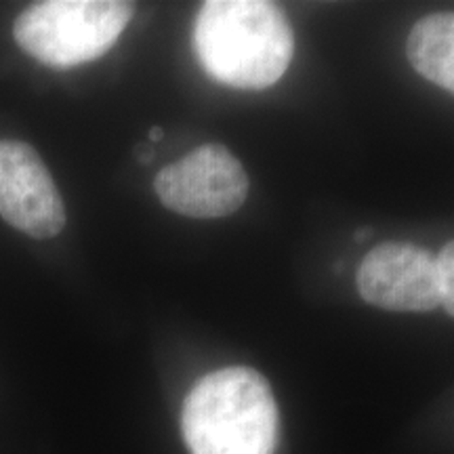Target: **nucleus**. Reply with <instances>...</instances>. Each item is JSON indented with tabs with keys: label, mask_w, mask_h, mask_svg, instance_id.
I'll return each mask as SVG.
<instances>
[{
	"label": "nucleus",
	"mask_w": 454,
	"mask_h": 454,
	"mask_svg": "<svg viewBox=\"0 0 454 454\" xmlns=\"http://www.w3.org/2000/svg\"><path fill=\"white\" fill-rule=\"evenodd\" d=\"M181 427L192 454H274L276 397L254 368H219L187 394Z\"/></svg>",
	"instance_id": "2"
},
{
	"label": "nucleus",
	"mask_w": 454,
	"mask_h": 454,
	"mask_svg": "<svg viewBox=\"0 0 454 454\" xmlns=\"http://www.w3.org/2000/svg\"><path fill=\"white\" fill-rule=\"evenodd\" d=\"M371 236V230H364V231H356V240H364V238Z\"/></svg>",
	"instance_id": "11"
},
{
	"label": "nucleus",
	"mask_w": 454,
	"mask_h": 454,
	"mask_svg": "<svg viewBox=\"0 0 454 454\" xmlns=\"http://www.w3.org/2000/svg\"><path fill=\"white\" fill-rule=\"evenodd\" d=\"M440 276V305L454 317V240L448 242L438 254Z\"/></svg>",
	"instance_id": "8"
},
{
	"label": "nucleus",
	"mask_w": 454,
	"mask_h": 454,
	"mask_svg": "<svg viewBox=\"0 0 454 454\" xmlns=\"http://www.w3.org/2000/svg\"><path fill=\"white\" fill-rule=\"evenodd\" d=\"M406 55L411 66L454 95V13H431L408 34Z\"/></svg>",
	"instance_id": "7"
},
{
	"label": "nucleus",
	"mask_w": 454,
	"mask_h": 454,
	"mask_svg": "<svg viewBox=\"0 0 454 454\" xmlns=\"http://www.w3.org/2000/svg\"><path fill=\"white\" fill-rule=\"evenodd\" d=\"M0 217L36 240L55 238L66 225L59 190L26 141H0Z\"/></svg>",
	"instance_id": "6"
},
{
	"label": "nucleus",
	"mask_w": 454,
	"mask_h": 454,
	"mask_svg": "<svg viewBox=\"0 0 454 454\" xmlns=\"http://www.w3.org/2000/svg\"><path fill=\"white\" fill-rule=\"evenodd\" d=\"M152 158H154V152L152 150H145V152H141V156H139V160L144 162V164H147L152 160Z\"/></svg>",
	"instance_id": "10"
},
{
	"label": "nucleus",
	"mask_w": 454,
	"mask_h": 454,
	"mask_svg": "<svg viewBox=\"0 0 454 454\" xmlns=\"http://www.w3.org/2000/svg\"><path fill=\"white\" fill-rule=\"evenodd\" d=\"M164 137V133H162V129H158V127H154L150 130V139H152V144H156V141H160Z\"/></svg>",
	"instance_id": "9"
},
{
	"label": "nucleus",
	"mask_w": 454,
	"mask_h": 454,
	"mask_svg": "<svg viewBox=\"0 0 454 454\" xmlns=\"http://www.w3.org/2000/svg\"><path fill=\"white\" fill-rule=\"evenodd\" d=\"M135 4L122 0H44L15 20L21 51L49 67H76L99 59L133 20Z\"/></svg>",
	"instance_id": "3"
},
{
	"label": "nucleus",
	"mask_w": 454,
	"mask_h": 454,
	"mask_svg": "<svg viewBox=\"0 0 454 454\" xmlns=\"http://www.w3.org/2000/svg\"><path fill=\"white\" fill-rule=\"evenodd\" d=\"M154 190L168 211L194 219L236 213L248 196L242 162L219 144H204L156 175Z\"/></svg>",
	"instance_id": "4"
},
{
	"label": "nucleus",
	"mask_w": 454,
	"mask_h": 454,
	"mask_svg": "<svg viewBox=\"0 0 454 454\" xmlns=\"http://www.w3.org/2000/svg\"><path fill=\"white\" fill-rule=\"evenodd\" d=\"M357 293L387 311L423 314L440 305L438 259L411 242H383L362 259Z\"/></svg>",
	"instance_id": "5"
},
{
	"label": "nucleus",
	"mask_w": 454,
	"mask_h": 454,
	"mask_svg": "<svg viewBox=\"0 0 454 454\" xmlns=\"http://www.w3.org/2000/svg\"><path fill=\"white\" fill-rule=\"evenodd\" d=\"M194 49L215 81L242 90L276 84L291 66L294 36L286 15L263 0H208L198 11Z\"/></svg>",
	"instance_id": "1"
}]
</instances>
